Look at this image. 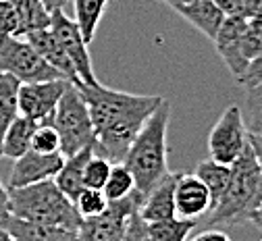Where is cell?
<instances>
[{
    "instance_id": "cell-1",
    "label": "cell",
    "mask_w": 262,
    "mask_h": 241,
    "mask_svg": "<svg viewBox=\"0 0 262 241\" xmlns=\"http://www.w3.org/2000/svg\"><path fill=\"white\" fill-rule=\"evenodd\" d=\"M77 90L85 100L94 125V152L111 162L123 160L127 148L162 100L160 96L119 92L100 81L92 85L79 83Z\"/></svg>"
},
{
    "instance_id": "cell-2",
    "label": "cell",
    "mask_w": 262,
    "mask_h": 241,
    "mask_svg": "<svg viewBox=\"0 0 262 241\" xmlns=\"http://www.w3.org/2000/svg\"><path fill=\"white\" fill-rule=\"evenodd\" d=\"M169 121H171V104L169 100L162 98L121 160L129 173L134 175L136 189L142 193V198L169 173V162H167Z\"/></svg>"
},
{
    "instance_id": "cell-3",
    "label": "cell",
    "mask_w": 262,
    "mask_h": 241,
    "mask_svg": "<svg viewBox=\"0 0 262 241\" xmlns=\"http://www.w3.org/2000/svg\"><path fill=\"white\" fill-rule=\"evenodd\" d=\"M262 202V170L252 146L231 164V177L221 200L204 214L206 229L212 227H237L250 223L254 210Z\"/></svg>"
},
{
    "instance_id": "cell-4",
    "label": "cell",
    "mask_w": 262,
    "mask_h": 241,
    "mask_svg": "<svg viewBox=\"0 0 262 241\" xmlns=\"http://www.w3.org/2000/svg\"><path fill=\"white\" fill-rule=\"evenodd\" d=\"M9 214L27 223L69 229H77L81 223L75 204L56 187L52 179L9 189Z\"/></svg>"
},
{
    "instance_id": "cell-5",
    "label": "cell",
    "mask_w": 262,
    "mask_h": 241,
    "mask_svg": "<svg viewBox=\"0 0 262 241\" xmlns=\"http://www.w3.org/2000/svg\"><path fill=\"white\" fill-rule=\"evenodd\" d=\"M50 125L56 129L60 137V154L71 156L88 146H94L96 133L94 125L85 106V100L81 98L75 83H69L64 94L60 96Z\"/></svg>"
},
{
    "instance_id": "cell-6",
    "label": "cell",
    "mask_w": 262,
    "mask_h": 241,
    "mask_svg": "<svg viewBox=\"0 0 262 241\" xmlns=\"http://www.w3.org/2000/svg\"><path fill=\"white\" fill-rule=\"evenodd\" d=\"M212 42L225 67L235 77V81L246 71L248 62L262 50V40L252 29L250 21L244 19L242 15L225 17Z\"/></svg>"
},
{
    "instance_id": "cell-7",
    "label": "cell",
    "mask_w": 262,
    "mask_h": 241,
    "mask_svg": "<svg viewBox=\"0 0 262 241\" xmlns=\"http://www.w3.org/2000/svg\"><path fill=\"white\" fill-rule=\"evenodd\" d=\"M0 73L13 75L19 83L48 81L60 77L58 71H54L23 36L0 38Z\"/></svg>"
},
{
    "instance_id": "cell-8",
    "label": "cell",
    "mask_w": 262,
    "mask_h": 241,
    "mask_svg": "<svg viewBox=\"0 0 262 241\" xmlns=\"http://www.w3.org/2000/svg\"><path fill=\"white\" fill-rule=\"evenodd\" d=\"M250 144V131L244 123L242 106L229 104L208 133V158L231 166Z\"/></svg>"
},
{
    "instance_id": "cell-9",
    "label": "cell",
    "mask_w": 262,
    "mask_h": 241,
    "mask_svg": "<svg viewBox=\"0 0 262 241\" xmlns=\"http://www.w3.org/2000/svg\"><path fill=\"white\" fill-rule=\"evenodd\" d=\"M142 193L134 189L127 198L108 202L106 210L98 216L81 218L75 241H115L123 235L129 216L142 206Z\"/></svg>"
},
{
    "instance_id": "cell-10",
    "label": "cell",
    "mask_w": 262,
    "mask_h": 241,
    "mask_svg": "<svg viewBox=\"0 0 262 241\" xmlns=\"http://www.w3.org/2000/svg\"><path fill=\"white\" fill-rule=\"evenodd\" d=\"M50 29L54 31V36L58 38L64 54L69 56L79 83H85V85L98 83V79L94 75V67H92V56H90V50H88V42L83 40V36H81V31L77 29L75 21L71 17H67L62 11H52L50 13Z\"/></svg>"
},
{
    "instance_id": "cell-11",
    "label": "cell",
    "mask_w": 262,
    "mask_h": 241,
    "mask_svg": "<svg viewBox=\"0 0 262 241\" xmlns=\"http://www.w3.org/2000/svg\"><path fill=\"white\" fill-rule=\"evenodd\" d=\"M71 81L56 77L48 81H34V83H21L17 92V106L19 115L31 119L34 123H50L54 108L58 104L60 96L64 94Z\"/></svg>"
},
{
    "instance_id": "cell-12",
    "label": "cell",
    "mask_w": 262,
    "mask_h": 241,
    "mask_svg": "<svg viewBox=\"0 0 262 241\" xmlns=\"http://www.w3.org/2000/svg\"><path fill=\"white\" fill-rule=\"evenodd\" d=\"M64 156L60 152L56 154H38L34 150H27L23 156H19L11 168L9 187H25L31 183H40L46 179H54L58 168L62 164Z\"/></svg>"
},
{
    "instance_id": "cell-13",
    "label": "cell",
    "mask_w": 262,
    "mask_h": 241,
    "mask_svg": "<svg viewBox=\"0 0 262 241\" xmlns=\"http://www.w3.org/2000/svg\"><path fill=\"white\" fill-rule=\"evenodd\" d=\"M158 3L175 11L189 25H193L200 33H204L208 40H214L216 31L225 19V15L212 0H158Z\"/></svg>"
},
{
    "instance_id": "cell-14",
    "label": "cell",
    "mask_w": 262,
    "mask_h": 241,
    "mask_svg": "<svg viewBox=\"0 0 262 241\" xmlns=\"http://www.w3.org/2000/svg\"><path fill=\"white\" fill-rule=\"evenodd\" d=\"M210 210V193L193 173H179L175 181V212L181 218L198 221Z\"/></svg>"
},
{
    "instance_id": "cell-15",
    "label": "cell",
    "mask_w": 262,
    "mask_h": 241,
    "mask_svg": "<svg viewBox=\"0 0 262 241\" xmlns=\"http://www.w3.org/2000/svg\"><path fill=\"white\" fill-rule=\"evenodd\" d=\"M23 38L31 46H34V50L54 69V71H58L60 77H64L67 81H71L75 85L79 83V79L75 75V69H73L69 56L64 54L58 38L54 36V31L50 29V25L48 27H42V29H36V31H29V33H25Z\"/></svg>"
},
{
    "instance_id": "cell-16",
    "label": "cell",
    "mask_w": 262,
    "mask_h": 241,
    "mask_svg": "<svg viewBox=\"0 0 262 241\" xmlns=\"http://www.w3.org/2000/svg\"><path fill=\"white\" fill-rule=\"evenodd\" d=\"M179 173H169L162 177L142 200L140 206V216L146 223H156V221H167L177 216L175 212V181Z\"/></svg>"
},
{
    "instance_id": "cell-17",
    "label": "cell",
    "mask_w": 262,
    "mask_h": 241,
    "mask_svg": "<svg viewBox=\"0 0 262 241\" xmlns=\"http://www.w3.org/2000/svg\"><path fill=\"white\" fill-rule=\"evenodd\" d=\"M0 227L7 229L17 241H75L77 237V229L27 223L11 214L0 221Z\"/></svg>"
},
{
    "instance_id": "cell-18",
    "label": "cell",
    "mask_w": 262,
    "mask_h": 241,
    "mask_svg": "<svg viewBox=\"0 0 262 241\" xmlns=\"http://www.w3.org/2000/svg\"><path fill=\"white\" fill-rule=\"evenodd\" d=\"M92 152H94V146H88V148H83V150H79V152H75L71 156H64L58 173L52 179L56 183V187L71 202L83 189V166H85L88 158L92 156Z\"/></svg>"
},
{
    "instance_id": "cell-19",
    "label": "cell",
    "mask_w": 262,
    "mask_h": 241,
    "mask_svg": "<svg viewBox=\"0 0 262 241\" xmlns=\"http://www.w3.org/2000/svg\"><path fill=\"white\" fill-rule=\"evenodd\" d=\"M36 127H38V123L19 115L9 125L7 133L3 137V144H0V158L17 160L19 156H23L31 146V135H34Z\"/></svg>"
},
{
    "instance_id": "cell-20",
    "label": "cell",
    "mask_w": 262,
    "mask_h": 241,
    "mask_svg": "<svg viewBox=\"0 0 262 241\" xmlns=\"http://www.w3.org/2000/svg\"><path fill=\"white\" fill-rule=\"evenodd\" d=\"M106 7L108 0H73V13H75L73 21L88 44L94 42L98 25H100L106 13Z\"/></svg>"
},
{
    "instance_id": "cell-21",
    "label": "cell",
    "mask_w": 262,
    "mask_h": 241,
    "mask_svg": "<svg viewBox=\"0 0 262 241\" xmlns=\"http://www.w3.org/2000/svg\"><path fill=\"white\" fill-rule=\"evenodd\" d=\"M193 175L206 185V189L210 193V208H212V206L221 200V195L225 193V189H227L229 177H231V166L221 164V162H216L212 158H206V160L198 162Z\"/></svg>"
},
{
    "instance_id": "cell-22",
    "label": "cell",
    "mask_w": 262,
    "mask_h": 241,
    "mask_svg": "<svg viewBox=\"0 0 262 241\" xmlns=\"http://www.w3.org/2000/svg\"><path fill=\"white\" fill-rule=\"evenodd\" d=\"M19 19V36L50 25V13L42 0H9Z\"/></svg>"
},
{
    "instance_id": "cell-23",
    "label": "cell",
    "mask_w": 262,
    "mask_h": 241,
    "mask_svg": "<svg viewBox=\"0 0 262 241\" xmlns=\"http://www.w3.org/2000/svg\"><path fill=\"white\" fill-rule=\"evenodd\" d=\"M19 81L9 75L0 73V144L9 129V125L19 117V106H17V92H19Z\"/></svg>"
},
{
    "instance_id": "cell-24",
    "label": "cell",
    "mask_w": 262,
    "mask_h": 241,
    "mask_svg": "<svg viewBox=\"0 0 262 241\" xmlns=\"http://www.w3.org/2000/svg\"><path fill=\"white\" fill-rule=\"evenodd\" d=\"M195 225L198 223L193 218H181V216L148 223V237L150 241H187Z\"/></svg>"
},
{
    "instance_id": "cell-25",
    "label": "cell",
    "mask_w": 262,
    "mask_h": 241,
    "mask_svg": "<svg viewBox=\"0 0 262 241\" xmlns=\"http://www.w3.org/2000/svg\"><path fill=\"white\" fill-rule=\"evenodd\" d=\"M134 189H136V181H134V175L127 170V166L123 162H113L111 175H108V179H106V183L102 187L106 200L115 202V200L127 198Z\"/></svg>"
},
{
    "instance_id": "cell-26",
    "label": "cell",
    "mask_w": 262,
    "mask_h": 241,
    "mask_svg": "<svg viewBox=\"0 0 262 241\" xmlns=\"http://www.w3.org/2000/svg\"><path fill=\"white\" fill-rule=\"evenodd\" d=\"M244 123L252 135L262 137V81L246 87V100H244Z\"/></svg>"
},
{
    "instance_id": "cell-27",
    "label": "cell",
    "mask_w": 262,
    "mask_h": 241,
    "mask_svg": "<svg viewBox=\"0 0 262 241\" xmlns=\"http://www.w3.org/2000/svg\"><path fill=\"white\" fill-rule=\"evenodd\" d=\"M111 168H113V162L108 158L92 152V156L88 158V162L83 166V187L102 189L111 175Z\"/></svg>"
},
{
    "instance_id": "cell-28",
    "label": "cell",
    "mask_w": 262,
    "mask_h": 241,
    "mask_svg": "<svg viewBox=\"0 0 262 241\" xmlns=\"http://www.w3.org/2000/svg\"><path fill=\"white\" fill-rule=\"evenodd\" d=\"M75 204V208L79 212L81 218H88V216H98V214H102L106 210V206H108V200L104 195L102 189H92V187H83L77 198L73 200Z\"/></svg>"
},
{
    "instance_id": "cell-29",
    "label": "cell",
    "mask_w": 262,
    "mask_h": 241,
    "mask_svg": "<svg viewBox=\"0 0 262 241\" xmlns=\"http://www.w3.org/2000/svg\"><path fill=\"white\" fill-rule=\"evenodd\" d=\"M29 150H34L38 154H56L60 152V137L56 129L50 123H40L31 135V146Z\"/></svg>"
},
{
    "instance_id": "cell-30",
    "label": "cell",
    "mask_w": 262,
    "mask_h": 241,
    "mask_svg": "<svg viewBox=\"0 0 262 241\" xmlns=\"http://www.w3.org/2000/svg\"><path fill=\"white\" fill-rule=\"evenodd\" d=\"M19 36V19L9 0H0V38Z\"/></svg>"
},
{
    "instance_id": "cell-31",
    "label": "cell",
    "mask_w": 262,
    "mask_h": 241,
    "mask_svg": "<svg viewBox=\"0 0 262 241\" xmlns=\"http://www.w3.org/2000/svg\"><path fill=\"white\" fill-rule=\"evenodd\" d=\"M121 241H150V237H148V223L140 216L138 210L129 216V221L125 225V231L121 235Z\"/></svg>"
},
{
    "instance_id": "cell-32",
    "label": "cell",
    "mask_w": 262,
    "mask_h": 241,
    "mask_svg": "<svg viewBox=\"0 0 262 241\" xmlns=\"http://www.w3.org/2000/svg\"><path fill=\"white\" fill-rule=\"evenodd\" d=\"M260 81H262V50L248 62L246 71L242 73V77L237 79V83L242 87H252V85H256Z\"/></svg>"
},
{
    "instance_id": "cell-33",
    "label": "cell",
    "mask_w": 262,
    "mask_h": 241,
    "mask_svg": "<svg viewBox=\"0 0 262 241\" xmlns=\"http://www.w3.org/2000/svg\"><path fill=\"white\" fill-rule=\"evenodd\" d=\"M212 3L221 9V13L225 17H231V15H242V7H244V0H212Z\"/></svg>"
},
{
    "instance_id": "cell-34",
    "label": "cell",
    "mask_w": 262,
    "mask_h": 241,
    "mask_svg": "<svg viewBox=\"0 0 262 241\" xmlns=\"http://www.w3.org/2000/svg\"><path fill=\"white\" fill-rule=\"evenodd\" d=\"M242 17L244 19H262V0H244Z\"/></svg>"
},
{
    "instance_id": "cell-35",
    "label": "cell",
    "mask_w": 262,
    "mask_h": 241,
    "mask_svg": "<svg viewBox=\"0 0 262 241\" xmlns=\"http://www.w3.org/2000/svg\"><path fill=\"white\" fill-rule=\"evenodd\" d=\"M191 241H231V237H229L225 231H219V229H206L202 231L200 235H195Z\"/></svg>"
},
{
    "instance_id": "cell-36",
    "label": "cell",
    "mask_w": 262,
    "mask_h": 241,
    "mask_svg": "<svg viewBox=\"0 0 262 241\" xmlns=\"http://www.w3.org/2000/svg\"><path fill=\"white\" fill-rule=\"evenodd\" d=\"M9 216V189L0 181V221Z\"/></svg>"
},
{
    "instance_id": "cell-37",
    "label": "cell",
    "mask_w": 262,
    "mask_h": 241,
    "mask_svg": "<svg viewBox=\"0 0 262 241\" xmlns=\"http://www.w3.org/2000/svg\"><path fill=\"white\" fill-rule=\"evenodd\" d=\"M250 146H252V150H254V154H256V160H258V164H260V170H262V137L250 133Z\"/></svg>"
},
{
    "instance_id": "cell-38",
    "label": "cell",
    "mask_w": 262,
    "mask_h": 241,
    "mask_svg": "<svg viewBox=\"0 0 262 241\" xmlns=\"http://www.w3.org/2000/svg\"><path fill=\"white\" fill-rule=\"evenodd\" d=\"M250 223H254L260 231H262V202H260V206L254 210V214H252V218H250Z\"/></svg>"
},
{
    "instance_id": "cell-39",
    "label": "cell",
    "mask_w": 262,
    "mask_h": 241,
    "mask_svg": "<svg viewBox=\"0 0 262 241\" xmlns=\"http://www.w3.org/2000/svg\"><path fill=\"white\" fill-rule=\"evenodd\" d=\"M250 21V25H252V29L258 33V38L262 40V19H248Z\"/></svg>"
},
{
    "instance_id": "cell-40",
    "label": "cell",
    "mask_w": 262,
    "mask_h": 241,
    "mask_svg": "<svg viewBox=\"0 0 262 241\" xmlns=\"http://www.w3.org/2000/svg\"><path fill=\"white\" fill-rule=\"evenodd\" d=\"M0 241H17L7 229H3V227H0Z\"/></svg>"
},
{
    "instance_id": "cell-41",
    "label": "cell",
    "mask_w": 262,
    "mask_h": 241,
    "mask_svg": "<svg viewBox=\"0 0 262 241\" xmlns=\"http://www.w3.org/2000/svg\"><path fill=\"white\" fill-rule=\"evenodd\" d=\"M260 241H262V239H260Z\"/></svg>"
}]
</instances>
